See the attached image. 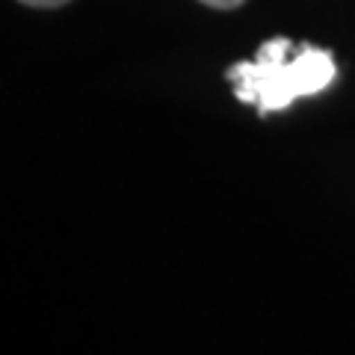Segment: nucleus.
<instances>
[{
  "mask_svg": "<svg viewBox=\"0 0 355 355\" xmlns=\"http://www.w3.org/2000/svg\"><path fill=\"white\" fill-rule=\"evenodd\" d=\"M331 53L314 44H293L291 39H270L258 48V57L237 62L225 71L243 104L258 107V113H279L296 98L317 95L335 80Z\"/></svg>",
  "mask_w": 355,
  "mask_h": 355,
  "instance_id": "1",
  "label": "nucleus"
},
{
  "mask_svg": "<svg viewBox=\"0 0 355 355\" xmlns=\"http://www.w3.org/2000/svg\"><path fill=\"white\" fill-rule=\"evenodd\" d=\"M205 6H214V9H237L243 0H202Z\"/></svg>",
  "mask_w": 355,
  "mask_h": 355,
  "instance_id": "2",
  "label": "nucleus"
},
{
  "mask_svg": "<svg viewBox=\"0 0 355 355\" xmlns=\"http://www.w3.org/2000/svg\"><path fill=\"white\" fill-rule=\"evenodd\" d=\"M21 3H27V6H42V9H51V6H62V3H69V0H21Z\"/></svg>",
  "mask_w": 355,
  "mask_h": 355,
  "instance_id": "3",
  "label": "nucleus"
}]
</instances>
